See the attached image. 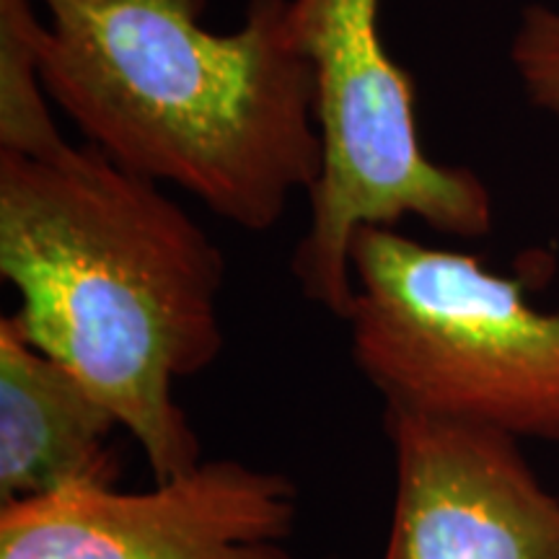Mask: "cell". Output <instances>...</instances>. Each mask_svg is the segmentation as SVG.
Segmentation results:
<instances>
[{"mask_svg":"<svg viewBox=\"0 0 559 559\" xmlns=\"http://www.w3.org/2000/svg\"><path fill=\"white\" fill-rule=\"evenodd\" d=\"M41 86L88 145L251 234L321 177L317 73L290 0L210 32L207 0H37Z\"/></svg>","mask_w":559,"mask_h":559,"instance_id":"2","label":"cell"},{"mask_svg":"<svg viewBox=\"0 0 559 559\" xmlns=\"http://www.w3.org/2000/svg\"><path fill=\"white\" fill-rule=\"evenodd\" d=\"M349 262V355L383 407L559 440V311L389 226L360 228Z\"/></svg>","mask_w":559,"mask_h":559,"instance_id":"3","label":"cell"},{"mask_svg":"<svg viewBox=\"0 0 559 559\" xmlns=\"http://www.w3.org/2000/svg\"><path fill=\"white\" fill-rule=\"evenodd\" d=\"M298 489L280 472L202 459L145 492L75 487L0 506V559H293Z\"/></svg>","mask_w":559,"mask_h":559,"instance_id":"5","label":"cell"},{"mask_svg":"<svg viewBox=\"0 0 559 559\" xmlns=\"http://www.w3.org/2000/svg\"><path fill=\"white\" fill-rule=\"evenodd\" d=\"M0 277L24 337L115 412L156 481L202 461L174 386L221 358L223 251L94 145L0 151Z\"/></svg>","mask_w":559,"mask_h":559,"instance_id":"1","label":"cell"},{"mask_svg":"<svg viewBox=\"0 0 559 559\" xmlns=\"http://www.w3.org/2000/svg\"><path fill=\"white\" fill-rule=\"evenodd\" d=\"M510 62L526 99L559 117V11L531 3L510 41Z\"/></svg>","mask_w":559,"mask_h":559,"instance_id":"9","label":"cell"},{"mask_svg":"<svg viewBox=\"0 0 559 559\" xmlns=\"http://www.w3.org/2000/svg\"><path fill=\"white\" fill-rule=\"evenodd\" d=\"M37 0H0V151L47 153L68 143L41 86Z\"/></svg>","mask_w":559,"mask_h":559,"instance_id":"8","label":"cell"},{"mask_svg":"<svg viewBox=\"0 0 559 559\" xmlns=\"http://www.w3.org/2000/svg\"><path fill=\"white\" fill-rule=\"evenodd\" d=\"M383 425L396 472L383 559H559V498L519 438L389 407Z\"/></svg>","mask_w":559,"mask_h":559,"instance_id":"6","label":"cell"},{"mask_svg":"<svg viewBox=\"0 0 559 559\" xmlns=\"http://www.w3.org/2000/svg\"><path fill=\"white\" fill-rule=\"evenodd\" d=\"M317 73L324 164L309 192L311 221L290 270L306 298L345 321L353 311V239L366 226L417 218L479 239L492 230L487 185L472 169L432 160L415 117V83L391 58L381 0H290Z\"/></svg>","mask_w":559,"mask_h":559,"instance_id":"4","label":"cell"},{"mask_svg":"<svg viewBox=\"0 0 559 559\" xmlns=\"http://www.w3.org/2000/svg\"><path fill=\"white\" fill-rule=\"evenodd\" d=\"M124 430L79 376L0 317V506L75 487H115Z\"/></svg>","mask_w":559,"mask_h":559,"instance_id":"7","label":"cell"}]
</instances>
